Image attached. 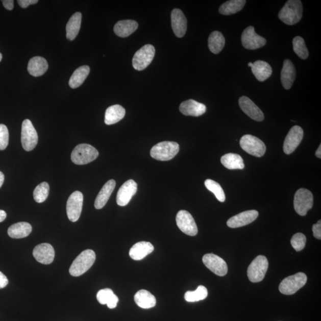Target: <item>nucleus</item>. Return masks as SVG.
<instances>
[{"instance_id":"f257e3e1","label":"nucleus","mask_w":321,"mask_h":321,"mask_svg":"<svg viewBox=\"0 0 321 321\" xmlns=\"http://www.w3.org/2000/svg\"><path fill=\"white\" fill-rule=\"evenodd\" d=\"M303 5L300 0L287 1L279 13V19L288 25L297 24L302 19Z\"/></svg>"},{"instance_id":"f03ea898","label":"nucleus","mask_w":321,"mask_h":321,"mask_svg":"<svg viewBox=\"0 0 321 321\" xmlns=\"http://www.w3.org/2000/svg\"><path fill=\"white\" fill-rule=\"evenodd\" d=\"M96 255L92 250H87L83 251L72 263L69 269L70 275L79 277L91 268L94 264Z\"/></svg>"},{"instance_id":"7ed1b4c3","label":"nucleus","mask_w":321,"mask_h":321,"mask_svg":"<svg viewBox=\"0 0 321 321\" xmlns=\"http://www.w3.org/2000/svg\"><path fill=\"white\" fill-rule=\"evenodd\" d=\"M99 156L95 147L83 143L75 147L71 154V160L77 165H85L96 159Z\"/></svg>"},{"instance_id":"20e7f679","label":"nucleus","mask_w":321,"mask_h":321,"mask_svg":"<svg viewBox=\"0 0 321 321\" xmlns=\"http://www.w3.org/2000/svg\"><path fill=\"white\" fill-rule=\"evenodd\" d=\"M178 143L164 141L158 143L151 150V156L158 161H166L172 159L179 151Z\"/></svg>"},{"instance_id":"39448f33","label":"nucleus","mask_w":321,"mask_h":321,"mask_svg":"<svg viewBox=\"0 0 321 321\" xmlns=\"http://www.w3.org/2000/svg\"><path fill=\"white\" fill-rule=\"evenodd\" d=\"M268 268V261L264 256L259 255L248 268L247 273L249 279L252 283L261 282L264 280Z\"/></svg>"},{"instance_id":"423d86ee","label":"nucleus","mask_w":321,"mask_h":321,"mask_svg":"<svg viewBox=\"0 0 321 321\" xmlns=\"http://www.w3.org/2000/svg\"><path fill=\"white\" fill-rule=\"evenodd\" d=\"M307 282V276L304 273H298L286 278L281 281L279 290L281 293L292 295L297 293Z\"/></svg>"},{"instance_id":"0eeeda50","label":"nucleus","mask_w":321,"mask_h":321,"mask_svg":"<svg viewBox=\"0 0 321 321\" xmlns=\"http://www.w3.org/2000/svg\"><path fill=\"white\" fill-rule=\"evenodd\" d=\"M240 145L245 152L257 157L264 156L266 151L265 143L257 137L246 135L241 137Z\"/></svg>"},{"instance_id":"6e6552de","label":"nucleus","mask_w":321,"mask_h":321,"mask_svg":"<svg viewBox=\"0 0 321 321\" xmlns=\"http://www.w3.org/2000/svg\"><path fill=\"white\" fill-rule=\"evenodd\" d=\"M156 53V49L152 45H144L137 52L132 60L133 67L135 69L141 71L149 66L152 62Z\"/></svg>"},{"instance_id":"1a4fd4ad","label":"nucleus","mask_w":321,"mask_h":321,"mask_svg":"<svg viewBox=\"0 0 321 321\" xmlns=\"http://www.w3.org/2000/svg\"><path fill=\"white\" fill-rule=\"evenodd\" d=\"M38 142V136L31 120L26 119L21 125V142L27 151L33 150Z\"/></svg>"},{"instance_id":"9d476101","label":"nucleus","mask_w":321,"mask_h":321,"mask_svg":"<svg viewBox=\"0 0 321 321\" xmlns=\"http://www.w3.org/2000/svg\"><path fill=\"white\" fill-rule=\"evenodd\" d=\"M313 196L311 191L302 188L295 193L294 208L295 212L301 216H305L313 207Z\"/></svg>"},{"instance_id":"9b49d317","label":"nucleus","mask_w":321,"mask_h":321,"mask_svg":"<svg viewBox=\"0 0 321 321\" xmlns=\"http://www.w3.org/2000/svg\"><path fill=\"white\" fill-rule=\"evenodd\" d=\"M83 203H84V196L79 191H75L68 197L66 210L68 218L71 222H77L80 218Z\"/></svg>"},{"instance_id":"f8f14e48","label":"nucleus","mask_w":321,"mask_h":321,"mask_svg":"<svg viewBox=\"0 0 321 321\" xmlns=\"http://www.w3.org/2000/svg\"><path fill=\"white\" fill-rule=\"evenodd\" d=\"M176 223L179 229L187 235L194 236L197 234L196 224L189 212L180 211L176 215Z\"/></svg>"},{"instance_id":"ddd939ff","label":"nucleus","mask_w":321,"mask_h":321,"mask_svg":"<svg viewBox=\"0 0 321 321\" xmlns=\"http://www.w3.org/2000/svg\"><path fill=\"white\" fill-rule=\"evenodd\" d=\"M241 43L245 48L254 50L264 46L266 40L256 33L253 27H249L245 29L241 35Z\"/></svg>"},{"instance_id":"4468645a","label":"nucleus","mask_w":321,"mask_h":321,"mask_svg":"<svg viewBox=\"0 0 321 321\" xmlns=\"http://www.w3.org/2000/svg\"><path fill=\"white\" fill-rule=\"evenodd\" d=\"M304 138V131L300 126H295L288 132L284 140L283 150L287 155L293 153L300 145Z\"/></svg>"},{"instance_id":"2eb2a0df","label":"nucleus","mask_w":321,"mask_h":321,"mask_svg":"<svg viewBox=\"0 0 321 321\" xmlns=\"http://www.w3.org/2000/svg\"><path fill=\"white\" fill-rule=\"evenodd\" d=\"M204 264L207 267L220 277L225 276L228 272V266L223 259L213 254L205 255L203 258Z\"/></svg>"},{"instance_id":"dca6fc26","label":"nucleus","mask_w":321,"mask_h":321,"mask_svg":"<svg viewBox=\"0 0 321 321\" xmlns=\"http://www.w3.org/2000/svg\"><path fill=\"white\" fill-rule=\"evenodd\" d=\"M138 190V185L131 179L126 182L119 189L117 194V203L119 206L125 207L132 200Z\"/></svg>"},{"instance_id":"f3484780","label":"nucleus","mask_w":321,"mask_h":321,"mask_svg":"<svg viewBox=\"0 0 321 321\" xmlns=\"http://www.w3.org/2000/svg\"><path fill=\"white\" fill-rule=\"evenodd\" d=\"M33 255L38 262L49 265L52 264L55 258V251L51 244L42 243L34 248Z\"/></svg>"},{"instance_id":"a211bd4d","label":"nucleus","mask_w":321,"mask_h":321,"mask_svg":"<svg viewBox=\"0 0 321 321\" xmlns=\"http://www.w3.org/2000/svg\"><path fill=\"white\" fill-rule=\"evenodd\" d=\"M239 106L245 114L249 117L257 121L264 120V115L256 104L247 96L240 97L239 100Z\"/></svg>"},{"instance_id":"6ab92c4d","label":"nucleus","mask_w":321,"mask_h":321,"mask_svg":"<svg viewBox=\"0 0 321 321\" xmlns=\"http://www.w3.org/2000/svg\"><path fill=\"white\" fill-rule=\"evenodd\" d=\"M258 212L256 210L246 211L232 216L228 221L227 225L230 228L236 229L243 227L254 222L258 218Z\"/></svg>"},{"instance_id":"aec40b11","label":"nucleus","mask_w":321,"mask_h":321,"mask_svg":"<svg viewBox=\"0 0 321 321\" xmlns=\"http://www.w3.org/2000/svg\"><path fill=\"white\" fill-rule=\"evenodd\" d=\"M171 26L177 37L182 38L187 31V19L181 10L175 9L171 12Z\"/></svg>"},{"instance_id":"412c9836","label":"nucleus","mask_w":321,"mask_h":321,"mask_svg":"<svg viewBox=\"0 0 321 321\" xmlns=\"http://www.w3.org/2000/svg\"><path fill=\"white\" fill-rule=\"evenodd\" d=\"M179 110L184 115L199 117L206 112L207 107L204 104L198 103L193 100H189L180 104Z\"/></svg>"},{"instance_id":"4be33fe9","label":"nucleus","mask_w":321,"mask_h":321,"mask_svg":"<svg viewBox=\"0 0 321 321\" xmlns=\"http://www.w3.org/2000/svg\"><path fill=\"white\" fill-rule=\"evenodd\" d=\"M297 71L292 61L285 60L282 70L281 72V81L285 89L288 90L291 88L295 81Z\"/></svg>"},{"instance_id":"5701e85b","label":"nucleus","mask_w":321,"mask_h":321,"mask_svg":"<svg viewBox=\"0 0 321 321\" xmlns=\"http://www.w3.org/2000/svg\"><path fill=\"white\" fill-rule=\"evenodd\" d=\"M154 250V247L151 243L140 241L133 245L129 251V256L133 260L140 261L152 253Z\"/></svg>"},{"instance_id":"b1692460","label":"nucleus","mask_w":321,"mask_h":321,"mask_svg":"<svg viewBox=\"0 0 321 321\" xmlns=\"http://www.w3.org/2000/svg\"><path fill=\"white\" fill-rule=\"evenodd\" d=\"M48 68V64L44 58L37 56L32 58L29 61L28 70L34 77H39L44 75Z\"/></svg>"},{"instance_id":"393cba45","label":"nucleus","mask_w":321,"mask_h":321,"mask_svg":"<svg viewBox=\"0 0 321 321\" xmlns=\"http://www.w3.org/2000/svg\"><path fill=\"white\" fill-rule=\"evenodd\" d=\"M138 28V23L135 20H120L115 24L114 31L118 37L126 38L132 34Z\"/></svg>"},{"instance_id":"a878e982","label":"nucleus","mask_w":321,"mask_h":321,"mask_svg":"<svg viewBox=\"0 0 321 321\" xmlns=\"http://www.w3.org/2000/svg\"><path fill=\"white\" fill-rule=\"evenodd\" d=\"M115 187V182L114 180H110L103 187L102 190L96 196L95 201V208L97 210L102 209L107 203L108 200L113 193Z\"/></svg>"},{"instance_id":"bb28decb","label":"nucleus","mask_w":321,"mask_h":321,"mask_svg":"<svg viewBox=\"0 0 321 321\" xmlns=\"http://www.w3.org/2000/svg\"><path fill=\"white\" fill-rule=\"evenodd\" d=\"M252 71L257 80L264 82L272 75V68L266 61L258 60L255 61L252 66Z\"/></svg>"},{"instance_id":"cd10ccee","label":"nucleus","mask_w":321,"mask_h":321,"mask_svg":"<svg viewBox=\"0 0 321 321\" xmlns=\"http://www.w3.org/2000/svg\"><path fill=\"white\" fill-rule=\"evenodd\" d=\"M32 227L30 223L19 222L14 224L8 229V234L13 239H22L31 233Z\"/></svg>"},{"instance_id":"c85d7f7f","label":"nucleus","mask_w":321,"mask_h":321,"mask_svg":"<svg viewBox=\"0 0 321 321\" xmlns=\"http://www.w3.org/2000/svg\"><path fill=\"white\" fill-rule=\"evenodd\" d=\"M135 301L137 305L142 309H150L156 306V298L146 290H140L135 295Z\"/></svg>"},{"instance_id":"c756f323","label":"nucleus","mask_w":321,"mask_h":321,"mask_svg":"<svg viewBox=\"0 0 321 321\" xmlns=\"http://www.w3.org/2000/svg\"><path fill=\"white\" fill-rule=\"evenodd\" d=\"M82 13L77 12L70 17L66 25V37L69 41H73L80 31Z\"/></svg>"},{"instance_id":"7c9ffc66","label":"nucleus","mask_w":321,"mask_h":321,"mask_svg":"<svg viewBox=\"0 0 321 321\" xmlns=\"http://www.w3.org/2000/svg\"><path fill=\"white\" fill-rule=\"evenodd\" d=\"M126 110L120 105H114L108 107L106 111L105 124L111 125L117 124L125 116Z\"/></svg>"},{"instance_id":"2f4dec72","label":"nucleus","mask_w":321,"mask_h":321,"mask_svg":"<svg viewBox=\"0 0 321 321\" xmlns=\"http://www.w3.org/2000/svg\"><path fill=\"white\" fill-rule=\"evenodd\" d=\"M97 300L100 304L107 305L108 308H116L118 298L110 288H104L100 290L96 294Z\"/></svg>"},{"instance_id":"473e14b6","label":"nucleus","mask_w":321,"mask_h":321,"mask_svg":"<svg viewBox=\"0 0 321 321\" xmlns=\"http://www.w3.org/2000/svg\"><path fill=\"white\" fill-rule=\"evenodd\" d=\"M221 164L229 169H242L244 168L243 158L239 154L229 153L221 158Z\"/></svg>"},{"instance_id":"72a5a7b5","label":"nucleus","mask_w":321,"mask_h":321,"mask_svg":"<svg viewBox=\"0 0 321 321\" xmlns=\"http://www.w3.org/2000/svg\"><path fill=\"white\" fill-rule=\"evenodd\" d=\"M90 73V68L88 66H83L77 68L74 71L70 79L68 84L72 89H76L81 86L87 78Z\"/></svg>"},{"instance_id":"f704fd0d","label":"nucleus","mask_w":321,"mask_h":321,"mask_svg":"<svg viewBox=\"0 0 321 321\" xmlns=\"http://www.w3.org/2000/svg\"><path fill=\"white\" fill-rule=\"evenodd\" d=\"M225 38L221 32H212L208 38L209 49L212 53L217 54L225 47Z\"/></svg>"},{"instance_id":"c9c22d12","label":"nucleus","mask_w":321,"mask_h":321,"mask_svg":"<svg viewBox=\"0 0 321 321\" xmlns=\"http://www.w3.org/2000/svg\"><path fill=\"white\" fill-rule=\"evenodd\" d=\"M246 3L245 0H231L219 7V12L223 15L236 14L243 9Z\"/></svg>"},{"instance_id":"e433bc0d","label":"nucleus","mask_w":321,"mask_h":321,"mask_svg":"<svg viewBox=\"0 0 321 321\" xmlns=\"http://www.w3.org/2000/svg\"><path fill=\"white\" fill-rule=\"evenodd\" d=\"M208 290L204 286H200L194 291H187L185 294V299L188 302H196L204 300L208 297Z\"/></svg>"},{"instance_id":"4c0bfd02","label":"nucleus","mask_w":321,"mask_h":321,"mask_svg":"<svg viewBox=\"0 0 321 321\" xmlns=\"http://www.w3.org/2000/svg\"><path fill=\"white\" fill-rule=\"evenodd\" d=\"M205 186H206L208 190L211 191V192L215 194L216 199L221 203H224L226 200V196L225 192L217 182L214 181L211 179L205 180Z\"/></svg>"},{"instance_id":"58836bf2","label":"nucleus","mask_w":321,"mask_h":321,"mask_svg":"<svg viewBox=\"0 0 321 321\" xmlns=\"http://www.w3.org/2000/svg\"><path fill=\"white\" fill-rule=\"evenodd\" d=\"M50 192V186L48 183L39 184L34 191V198L37 203H42L47 199Z\"/></svg>"},{"instance_id":"ea45409f","label":"nucleus","mask_w":321,"mask_h":321,"mask_svg":"<svg viewBox=\"0 0 321 321\" xmlns=\"http://www.w3.org/2000/svg\"><path fill=\"white\" fill-rule=\"evenodd\" d=\"M293 46L294 53L301 59H307L309 56V52L304 39L301 37H295L293 40Z\"/></svg>"},{"instance_id":"a19ab883","label":"nucleus","mask_w":321,"mask_h":321,"mask_svg":"<svg viewBox=\"0 0 321 321\" xmlns=\"http://www.w3.org/2000/svg\"><path fill=\"white\" fill-rule=\"evenodd\" d=\"M306 241V237L304 234L298 233L295 234L291 239V244L295 251H301L305 248Z\"/></svg>"},{"instance_id":"79ce46f5","label":"nucleus","mask_w":321,"mask_h":321,"mask_svg":"<svg viewBox=\"0 0 321 321\" xmlns=\"http://www.w3.org/2000/svg\"><path fill=\"white\" fill-rule=\"evenodd\" d=\"M9 133L5 125H0V150H5L9 144Z\"/></svg>"},{"instance_id":"37998d69","label":"nucleus","mask_w":321,"mask_h":321,"mask_svg":"<svg viewBox=\"0 0 321 321\" xmlns=\"http://www.w3.org/2000/svg\"><path fill=\"white\" fill-rule=\"evenodd\" d=\"M312 231L313 236H314L316 239L320 240L321 239V221L319 220L318 223L314 225L312 227Z\"/></svg>"},{"instance_id":"c03bdc74","label":"nucleus","mask_w":321,"mask_h":321,"mask_svg":"<svg viewBox=\"0 0 321 321\" xmlns=\"http://www.w3.org/2000/svg\"><path fill=\"white\" fill-rule=\"evenodd\" d=\"M38 2V0H18L17 3L21 8H27L29 6L35 5Z\"/></svg>"},{"instance_id":"a18cd8bd","label":"nucleus","mask_w":321,"mask_h":321,"mask_svg":"<svg viewBox=\"0 0 321 321\" xmlns=\"http://www.w3.org/2000/svg\"><path fill=\"white\" fill-rule=\"evenodd\" d=\"M8 283L9 280L7 279L6 276L5 274L0 271V289L6 287Z\"/></svg>"},{"instance_id":"49530a36","label":"nucleus","mask_w":321,"mask_h":321,"mask_svg":"<svg viewBox=\"0 0 321 321\" xmlns=\"http://www.w3.org/2000/svg\"><path fill=\"white\" fill-rule=\"evenodd\" d=\"M2 3L4 7H5L7 10H12L13 9V0H3Z\"/></svg>"},{"instance_id":"de8ad7c7","label":"nucleus","mask_w":321,"mask_h":321,"mask_svg":"<svg viewBox=\"0 0 321 321\" xmlns=\"http://www.w3.org/2000/svg\"><path fill=\"white\" fill-rule=\"evenodd\" d=\"M7 217V214L5 211L0 210V223L5 221Z\"/></svg>"},{"instance_id":"09e8293b","label":"nucleus","mask_w":321,"mask_h":321,"mask_svg":"<svg viewBox=\"0 0 321 321\" xmlns=\"http://www.w3.org/2000/svg\"><path fill=\"white\" fill-rule=\"evenodd\" d=\"M4 181H5V175L2 171H0V188L3 186Z\"/></svg>"},{"instance_id":"8fccbe9b","label":"nucleus","mask_w":321,"mask_h":321,"mask_svg":"<svg viewBox=\"0 0 321 321\" xmlns=\"http://www.w3.org/2000/svg\"><path fill=\"white\" fill-rule=\"evenodd\" d=\"M315 155H316V157L321 158V145L320 144L318 147V150H317L316 151Z\"/></svg>"},{"instance_id":"3c124183","label":"nucleus","mask_w":321,"mask_h":321,"mask_svg":"<svg viewBox=\"0 0 321 321\" xmlns=\"http://www.w3.org/2000/svg\"><path fill=\"white\" fill-rule=\"evenodd\" d=\"M252 66H253V63H251V62L248 63V66L249 67H252Z\"/></svg>"},{"instance_id":"603ef678","label":"nucleus","mask_w":321,"mask_h":321,"mask_svg":"<svg viewBox=\"0 0 321 321\" xmlns=\"http://www.w3.org/2000/svg\"><path fill=\"white\" fill-rule=\"evenodd\" d=\"M3 59V55L2 53H0V62H1Z\"/></svg>"}]
</instances>
